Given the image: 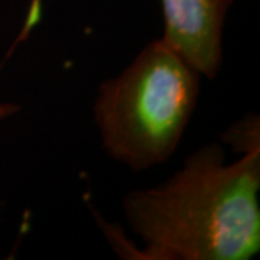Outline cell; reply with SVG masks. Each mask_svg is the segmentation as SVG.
<instances>
[{
	"mask_svg": "<svg viewBox=\"0 0 260 260\" xmlns=\"http://www.w3.org/2000/svg\"><path fill=\"white\" fill-rule=\"evenodd\" d=\"M223 142L237 153H249L260 149V123L257 114H247L224 132Z\"/></svg>",
	"mask_w": 260,
	"mask_h": 260,
	"instance_id": "obj_4",
	"label": "cell"
},
{
	"mask_svg": "<svg viewBox=\"0 0 260 260\" xmlns=\"http://www.w3.org/2000/svg\"><path fill=\"white\" fill-rule=\"evenodd\" d=\"M233 0H160L162 38L214 80L223 65L224 25Z\"/></svg>",
	"mask_w": 260,
	"mask_h": 260,
	"instance_id": "obj_3",
	"label": "cell"
},
{
	"mask_svg": "<svg viewBox=\"0 0 260 260\" xmlns=\"http://www.w3.org/2000/svg\"><path fill=\"white\" fill-rule=\"evenodd\" d=\"M19 112V106L15 103L0 102V121L13 116L15 113Z\"/></svg>",
	"mask_w": 260,
	"mask_h": 260,
	"instance_id": "obj_6",
	"label": "cell"
},
{
	"mask_svg": "<svg viewBox=\"0 0 260 260\" xmlns=\"http://www.w3.org/2000/svg\"><path fill=\"white\" fill-rule=\"evenodd\" d=\"M260 149L227 162L218 143L194 150L174 175L123 198L142 242L109 239L133 260H249L260 251Z\"/></svg>",
	"mask_w": 260,
	"mask_h": 260,
	"instance_id": "obj_1",
	"label": "cell"
},
{
	"mask_svg": "<svg viewBox=\"0 0 260 260\" xmlns=\"http://www.w3.org/2000/svg\"><path fill=\"white\" fill-rule=\"evenodd\" d=\"M41 12H42V0H30L28 16L25 19L23 29H22V32L19 35L18 41H23L30 34V30L37 26L39 19H41Z\"/></svg>",
	"mask_w": 260,
	"mask_h": 260,
	"instance_id": "obj_5",
	"label": "cell"
},
{
	"mask_svg": "<svg viewBox=\"0 0 260 260\" xmlns=\"http://www.w3.org/2000/svg\"><path fill=\"white\" fill-rule=\"evenodd\" d=\"M201 74L164 38L120 74L103 81L93 104L104 152L135 172L167 164L198 106Z\"/></svg>",
	"mask_w": 260,
	"mask_h": 260,
	"instance_id": "obj_2",
	"label": "cell"
}]
</instances>
